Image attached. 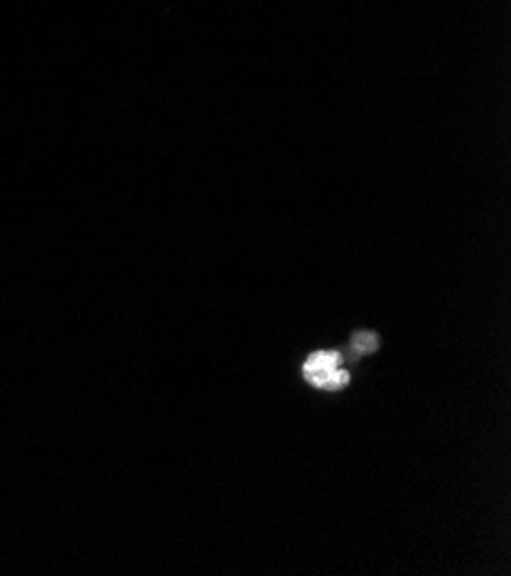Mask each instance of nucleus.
Returning a JSON list of instances; mask_svg holds the SVG:
<instances>
[{
  "label": "nucleus",
  "mask_w": 511,
  "mask_h": 576,
  "mask_svg": "<svg viewBox=\"0 0 511 576\" xmlns=\"http://www.w3.org/2000/svg\"><path fill=\"white\" fill-rule=\"evenodd\" d=\"M305 379L325 390H338L349 381V373L340 368L338 351H317L312 354L303 366Z\"/></svg>",
  "instance_id": "1"
},
{
  "label": "nucleus",
  "mask_w": 511,
  "mask_h": 576,
  "mask_svg": "<svg viewBox=\"0 0 511 576\" xmlns=\"http://www.w3.org/2000/svg\"><path fill=\"white\" fill-rule=\"evenodd\" d=\"M353 347L360 354H368V351H372L377 347V338H374V334H358L355 340H353Z\"/></svg>",
  "instance_id": "2"
}]
</instances>
